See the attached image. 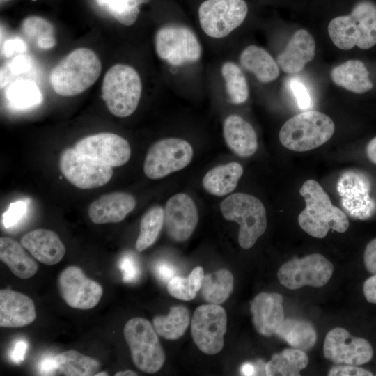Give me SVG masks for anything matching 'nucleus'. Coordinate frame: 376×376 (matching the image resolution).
I'll use <instances>...</instances> for the list:
<instances>
[{"label":"nucleus","mask_w":376,"mask_h":376,"mask_svg":"<svg viewBox=\"0 0 376 376\" xmlns=\"http://www.w3.org/2000/svg\"><path fill=\"white\" fill-rule=\"evenodd\" d=\"M306 207L298 217L299 226L308 235L324 238L329 230L345 233L349 227L346 214L334 206L322 187L315 180H308L299 189Z\"/></svg>","instance_id":"f257e3e1"},{"label":"nucleus","mask_w":376,"mask_h":376,"mask_svg":"<svg viewBox=\"0 0 376 376\" xmlns=\"http://www.w3.org/2000/svg\"><path fill=\"white\" fill-rule=\"evenodd\" d=\"M328 33L339 49L348 50L357 46L367 49L376 45V3L370 0L357 2L350 15L332 19Z\"/></svg>","instance_id":"f03ea898"},{"label":"nucleus","mask_w":376,"mask_h":376,"mask_svg":"<svg viewBox=\"0 0 376 376\" xmlns=\"http://www.w3.org/2000/svg\"><path fill=\"white\" fill-rule=\"evenodd\" d=\"M101 70V62L93 51L78 48L53 68L50 83L54 92L60 95H77L96 81Z\"/></svg>","instance_id":"7ed1b4c3"},{"label":"nucleus","mask_w":376,"mask_h":376,"mask_svg":"<svg viewBox=\"0 0 376 376\" xmlns=\"http://www.w3.org/2000/svg\"><path fill=\"white\" fill-rule=\"evenodd\" d=\"M330 117L317 111H306L294 116L281 127L279 138L286 148L304 152L326 143L334 133Z\"/></svg>","instance_id":"20e7f679"},{"label":"nucleus","mask_w":376,"mask_h":376,"mask_svg":"<svg viewBox=\"0 0 376 376\" xmlns=\"http://www.w3.org/2000/svg\"><path fill=\"white\" fill-rule=\"evenodd\" d=\"M142 91L138 72L131 66L116 64L105 73L102 96L109 111L117 117L132 114L138 107Z\"/></svg>","instance_id":"39448f33"},{"label":"nucleus","mask_w":376,"mask_h":376,"mask_svg":"<svg viewBox=\"0 0 376 376\" xmlns=\"http://www.w3.org/2000/svg\"><path fill=\"white\" fill-rule=\"evenodd\" d=\"M224 217L240 225L238 242L242 249L251 248L267 228L266 210L256 197L235 193L228 196L220 204Z\"/></svg>","instance_id":"423d86ee"},{"label":"nucleus","mask_w":376,"mask_h":376,"mask_svg":"<svg viewBox=\"0 0 376 376\" xmlns=\"http://www.w3.org/2000/svg\"><path fill=\"white\" fill-rule=\"evenodd\" d=\"M123 334L134 365L147 373L157 372L164 365L165 354L153 325L146 319L135 317L124 327Z\"/></svg>","instance_id":"0eeeda50"},{"label":"nucleus","mask_w":376,"mask_h":376,"mask_svg":"<svg viewBox=\"0 0 376 376\" xmlns=\"http://www.w3.org/2000/svg\"><path fill=\"white\" fill-rule=\"evenodd\" d=\"M155 45L159 58L173 66L196 62L201 56L197 37L190 29L183 26L160 28L155 37Z\"/></svg>","instance_id":"6e6552de"},{"label":"nucleus","mask_w":376,"mask_h":376,"mask_svg":"<svg viewBox=\"0 0 376 376\" xmlns=\"http://www.w3.org/2000/svg\"><path fill=\"white\" fill-rule=\"evenodd\" d=\"M193 148L185 140L167 138L148 150L143 165L145 175L152 180L166 177L186 167L193 158Z\"/></svg>","instance_id":"1a4fd4ad"},{"label":"nucleus","mask_w":376,"mask_h":376,"mask_svg":"<svg viewBox=\"0 0 376 376\" xmlns=\"http://www.w3.org/2000/svg\"><path fill=\"white\" fill-rule=\"evenodd\" d=\"M333 271L334 266L328 259L313 253L283 263L278 270L277 277L288 289L296 290L305 285L319 288L327 283Z\"/></svg>","instance_id":"9d476101"},{"label":"nucleus","mask_w":376,"mask_h":376,"mask_svg":"<svg viewBox=\"0 0 376 376\" xmlns=\"http://www.w3.org/2000/svg\"><path fill=\"white\" fill-rule=\"evenodd\" d=\"M248 6L244 0H206L198 8L203 31L210 37L227 36L245 19Z\"/></svg>","instance_id":"9b49d317"},{"label":"nucleus","mask_w":376,"mask_h":376,"mask_svg":"<svg viewBox=\"0 0 376 376\" xmlns=\"http://www.w3.org/2000/svg\"><path fill=\"white\" fill-rule=\"evenodd\" d=\"M226 328V312L219 304L201 305L194 312L191 336L198 349L205 354H216L223 349Z\"/></svg>","instance_id":"f8f14e48"},{"label":"nucleus","mask_w":376,"mask_h":376,"mask_svg":"<svg viewBox=\"0 0 376 376\" xmlns=\"http://www.w3.org/2000/svg\"><path fill=\"white\" fill-rule=\"evenodd\" d=\"M59 168L72 185L82 189L104 185L113 175L112 167L90 159L75 148L63 151L59 158Z\"/></svg>","instance_id":"ddd939ff"},{"label":"nucleus","mask_w":376,"mask_h":376,"mask_svg":"<svg viewBox=\"0 0 376 376\" xmlns=\"http://www.w3.org/2000/svg\"><path fill=\"white\" fill-rule=\"evenodd\" d=\"M58 288L62 299L70 307L82 310L94 308L103 293L101 285L88 278L75 265L69 266L61 272Z\"/></svg>","instance_id":"4468645a"},{"label":"nucleus","mask_w":376,"mask_h":376,"mask_svg":"<svg viewBox=\"0 0 376 376\" xmlns=\"http://www.w3.org/2000/svg\"><path fill=\"white\" fill-rule=\"evenodd\" d=\"M323 351L328 360L352 366L366 363L373 355V347L367 340L353 336L341 327L332 329L327 333Z\"/></svg>","instance_id":"2eb2a0df"},{"label":"nucleus","mask_w":376,"mask_h":376,"mask_svg":"<svg viewBox=\"0 0 376 376\" xmlns=\"http://www.w3.org/2000/svg\"><path fill=\"white\" fill-rule=\"evenodd\" d=\"M74 148L80 154L111 167L123 166L131 155L128 141L109 132L86 136L78 141Z\"/></svg>","instance_id":"dca6fc26"},{"label":"nucleus","mask_w":376,"mask_h":376,"mask_svg":"<svg viewBox=\"0 0 376 376\" xmlns=\"http://www.w3.org/2000/svg\"><path fill=\"white\" fill-rule=\"evenodd\" d=\"M198 221L196 206L193 199L184 193L171 196L164 208V224L168 235L175 242L188 240Z\"/></svg>","instance_id":"f3484780"},{"label":"nucleus","mask_w":376,"mask_h":376,"mask_svg":"<svg viewBox=\"0 0 376 376\" xmlns=\"http://www.w3.org/2000/svg\"><path fill=\"white\" fill-rule=\"evenodd\" d=\"M283 297L276 292H260L251 302L250 309L256 330L270 336L285 320Z\"/></svg>","instance_id":"a211bd4d"},{"label":"nucleus","mask_w":376,"mask_h":376,"mask_svg":"<svg viewBox=\"0 0 376 376\" xmlns=\"http://www.w3.org/2000/svg\"><path fill=\"white\" fill-rule=\"evenodd\" d=\"M36 318L35 304L30 297L10 289L0 290L1 327H22L33 322Z\"/></svg>","instance_id":"6ab92c4d"},{"label":"nucleus","mask_w":376,"mask_h":376,"mask_svg":"<svg viewBox=\"0 0 376 376\" xmlns=\"http://www.w3.org/2000/svg\"><path fill=\"white\" fill-rule=\"evenodd\" d=\"M315 54L313 36L305 29L297 30L288 41L285 49L278 56L279 67L289 75L301 71Z\"/></svg>","instance_id":"aec40b11"},{"label":"nucleus","mask_w":376,"mask_h":376,"mask_svg":"<svg viewBox=\"0 0 376 376\" xmlns=\"http://www.w3.org/2000/svg\"><path fill=\"white\" fill-rule=\"evenodd\" d=\"M136 205L135 198L124 192H113L101 196L88 207L91 221L96 224L118 223L125 219Z\"/></svg>","instance_id":"412c9836"},{"label":"nucleus","mask_w":376,"mask_h":376,"mask_svg":"<svg viewBox=\"0 0 376 376\" xmlns=\"http://www.w3.org/2000/svg\"><path fill=\"white\" fill-rule=\"evenodd\" d=\"M21 244L39 262L53 265L60 262L65 248L58 235L50 230L38 228L25 234Z\"/></svg>","instance_id":"4be33fe9"},{"label":"nucleus","mask_w":376,"mask_h":376,"mask_svg":"<svg viewBox=\"0 0 376 376\" xmlns=\"http://www.w3.org/2000/svg\"><path fill=\"white\" fill-rule=\"evenodd\" d=\"M223 133L226 145L237 156L248 157L256 152V133L252 125L240 116H228L224 122Z\"/></svg>","instance_id":"5701e85b"},{"label":"nucleus","mask_w":376,"mask_h":376,"mask_svg":"<svg viewBox=\"0 0 376 376\" xmlns=\"http://www.w3.org/2000/svg\"><path fill=\"white\" fill-rule=\"evenodd\" d=\"M331 78L337 86L354 93H363L373 87L364 63L357 59L348 60L334 67Z\"/></svg>","instance_id":"b1692460"},{"label":"nucleus","mask_w":376,"mask_h":376,"mask_svg":"<svg viewBox=\"0 0 376 376\" xmlns=\"http://www.w3.org/2000/svg\"><path fill=\"white\" fill-rule=\"evenodd\" d=\"M243 174V168L237 162H229L210 169L203 178V186L209 194L223 196L232 192Z\"/></svg>","instance_id":"393cba45"},{"label":"nucleus","mask_w":376,"mask_h":376,"mask_svg":"<svg viewBox=\"0 0 376 376\" xmlns=\"http://www.w3.org/2000/svg\"><path fill=\"white\" fill-rule=\"evenodd\" d=\"M240 61L244 68L252 72L262 83H269L279 75V68L272 56L263 48L250 45L241 53Z\"/></svg>","instance_id":"a878e982"},{"label":"nucleus","mask_w":376,"mask_h":376,"mask_svg":"<svg viewBox=\"0 0 376 376\" xmlns=\"http://www.w3.org/2000/svg\"><path fill=\"white\" fill-rule=\"evenodd\" d=\"M22 246L10 237H1L0 259L16 276L29 279L36 274L38 266Z\"/></svg>","instance_id":"bb28decb"},{"label":"nucleus","mask_w":376,"mask_h":376,"mask_svg":"<svg viewBox=\"0 0 376 376\" xmlns=\"http://www.w3.org/2000/svg\"><path fill=\"white\" fill-rule=\"evenodd\" d=\"M275 334L292 347L303 351L311 349L317 340L312 324L298 318L285 319Z\"/></svg>","instance_id":"cd10ccee"},{"label":"nucleus","mask_w":376,"mask_h":376,"mask_svg":"<svg viewBox=\"0 0 376 376\" xmlns=\"http://www.w3.org/2000/svg\"><path fill=\"white\" fill-rule=\"evenodd\" d=\"M308 363L304 351L296 348L284 349L274 354L265 363V375L298 376Z\"/></svg>","instance_id":"c85d7f7f"},{"label":"nucleus","mask_w":376,"mask_h":376,"mask_svg":"<svg viewBox=\"0 0 376 376\" xmlns=\"http://www.w3.org/2000/svg\"><path fill=\"white\" fill-rule=\"evenodd\" d=\"M57 372L66 376H93L99 371L96 359L70 350L54 357Z\"/></svg>","instance_id":"c756f323"},{"label":"nucleus","mask_w":376,"mask_h":376,"mask_svg":"<svg viewBox=\"0 0 376 376\" xmlns=\"http://www.w3.org/2000/svg\"><path fill=\"white\" fill-rule=\"evenodd\" d=\"M234 279L226 269H219L204 276L201 294L208 304H221L230 295L233 290Z\"/></svg>","instance_id":"7c9ffc66"},{"label":"nucleus","mask_w":376,"mask_h":376,"mask_svg":"<svg viewBox=\"0 0 376 376\" xmlns=\"http://www.w3.org/2000/svg\"><path fill=\"white\" fill-rule=\"evenodd\" d=\"M5 97L8 104L17 109H26L40 104L42 94L37 84L31 80L19 79L6 86Z\"/></svg>","instance_id":"2f4dec72"},{"label":"nucleus","mask_w":376,"mask_h":376,"mask_svg":"<svg viewBox=\"0 0 376 376\" xmlns=\"http://www.w3.org/2000/svg\"><path fill=\"white\" fill-rule=\"evenodd\" d=\"M189 320V312L186 307L173 306L167 315L155 316L152 325L160 336L167 340H177L185 332Z\"/></svg>","instance_id":"473e14b6"},{"label":"nucleus","mask_w":376,"mask_h":376,"mask_svg":"<svg viewBox=\"0 0 376 376\" xmlns=\"http://www.w3.org/2000/svg\"><path fill=\"white\" fill-rule=\"evenodd\" d=\"M164 224V210L160 206L152 207L143 214L135 244L138 251H142L155 243Z\"/></svg>","instance_id":"72a5a7b5"},{"label":"nucleus","mask_w":376,"mask_h":376,"mask_svg":"<svg viewBox=\"0 0 376 376\" xmlns=\"http://www.w3.org/2000/svg\"><path fill=\"white\" fill-rule=\"evenodd\" d=\"M204 276L203 267L197 266L187 278L173 277L167 283L168 292L178 299L192 300L201 290Z\"/></svg>","instance_id":"f704fd0d"},{"label":"nucleus","mask_w":376,"mask_h":376,"mask_svg":"<svg viewBox=\"0 0 376 376\" xmlns=\"http://www.w3.org/2000/svg\"><path fill=\"white\" fill-rule=\"evenodd\" d=\"M227 93L233 104L244 103L249 97V86L240 67L233 62H226L221 67Z\"/></svg>","instance_id":"c9c22d12"},{"label":"nucleus","mask_w":376,"mask_h":376,"mask_svg":"<svg viewBox=\"0 0 376 376\" xmlns=\"http://www.w3.org/2000/svg\"><path fill=\"white\" fill-rule=\"evenodd\" d=\"M117 21L125 26L132 25L139 14V6L150 0H96Z\"/></svg>","instance_id":"e433bc0d"},{"label":"nucleus","mask_w":376,"mask_h":376,"mask_svg":"<svg viewBox=\"0 0 376 376\" xmlns=\"http://www.w3.org/2000/svg\"><path fill=\"white\" fill-rule=\"evenodd\" d=\"M33 65L31 58L24 54L16 55L1 68V88L9 85L17 76L26 73Z\"/></svg>","instance_id":"4c0bfd02"},{"label":"nucleus","mask_w":376,"mask_h":376,"mask_svg":"<svg viewBox=\"0 0 376 376\" xmlns=\"http://www.w3.org/2000/svg\"><path fill=\"white\" fill-rule=\"evenodd\" d=\"M21 29L26 37L36 40L45 36L54 35L52 24L39 16H29L25 18L22 22Z\"/></svg>","instance_id":"58836bf2"},{"label":"nucleus","mask_w":376,"mask_h":376,"mask_svg":"<svg viewBox=\"0 0 376 376\" xmlns=\"http://www.w3.org/2000/svg\"><path fill=\"white\" fill-rule=\"evenodd\" d=\"M288 85L298 107L303 110L310 109L313 102L308 87L302 81L295 78L290 79Z\"/></svg>","instance_id":"ea45409f"},{"label":"nucleus","mask_w":376,"mask_h":376,"mask_svg":"<svg viewBox=\"0 0 376 376\" xmlns=\"http://www.w3.org/2000/svg\"><path fill=\"white\" fill-rule=\"evenodd\" d=\"M26 210V203L24 201H17L11 203L8 210L2 215V223L5 228H8L16 225L24 216Z\"/></svg>","instance_id":"a19ab883"},{"label":"nucleus","mask_w":376,"mask_h":376,"mask_svg":"<svg viewBox=\"0 0 376 376\" xmlns=\"http://www.w3.org/2000/svg\"><path fill=\"white\" fill-rule=\"evenodd\" d=\"M125 282L135 281L140 274V268L135 258L130 255L124 256L119 263Z\"/></svg>","instance_id":"79ce46f5"},{"label":"nucleus","mask_w":376,"mask_h":376,"mask_svg":"<svg viewBox=\"0 0 376 376\" xmlns=\"http://www.w3.org/2000/svg\"><path fill=\"white\" fill-rule=\"evenodd\" d=\"M329 376H372L373 373L357 366L338 365L333 366L328 372Z\"/></svg>","instance_id":"37998d69"},{"label":"nucleus","mask_w":376,"mask_h":376,"mask_svg":"<svg viewBox=\"0 0 376 376\" xmlns=\"http://www.w3.org/2000/svg\"><path fill=\"white\" fill-rule=\"evenodd\" d=\"M26 45L25 42L19 38L8 39L2 46L3 55L6 58H10L14 54H20L25 52Z\"/></svg>","instance_id":"c03bdc74"},{"label":"nucleus","mask_w":376,"mask_h":376,"mask_svg":"<svg viewBox=\"0 0 376 376\" xmlns=\"http://www.w3.org/2000/svg\"><path fill=\"white\" fill-rule=\"evenodd\" d=\"M363 260L366 269L370 273L376 274V238L367 244Z\"/></svg>","instance_id":"a18cd8bd"},{"label":"nucleus","mask_w":376,"mask_h":376,"mask_svg":"<svg viewBox=\"0 0 376 376\" xmlns=\"http://www.w3.org/2000/svg\"><path fill=\"white\" fill-rule=\"evenodd\" d=\"M27 347L26 340L20 339L16 341L9 353L10 359L15 363H21L24 359Z\"/></svg>","instance_id":"49530a36"},{"label":"nucleus","mask_w":376,"mask_h":376,"mask_svg":"<svg viewBox=\"0 0 376 376\" xmlns=\"http://www.w3.org/2000/svg\"><path fill=\"white\" fill-rule=\"evenodd\" d=\"M157 277L163 282H169L175 274V268L169 263L159 262L155 266Z\"/></svg>","instance_id":"de8ad7c7"},{"label":"nucleus","mask_w":376,"mask_h":376,"mask_svg":"<svg viewBox=\"0 0 376 376\" xmlns=\"http://www.w3.org/2000/svg\"><path fill=\"white\" fill-rule=\"evenodd\" d=\"M363 291L368 302L376 304V274L365 281Z\"/></svg>","instance_id":"09e8293b"},{"label":"nucleus","mask_w":376,"mask_h":376,"mask_svg":"<svg viewBox=\"0 0 376 376\" xmlns=\"http://www.w3.org/2000/svg\"><path fill=\"white\" fill-rule=\"evenodd\" d=\"M38 368L42 375H53L58 373L54 357H46L42 359Z\"/></svg>","instance_id":"8fccbe9b"},{"label":"nucleus","mask_w":376,"mask_h":376,"mask_svg":"<svg viewBox=\"0 0 376 376\" xmlns=\"http://www.w3.org/2000/svg\"><path fill=\"white\" fill-rule=\"evenodd\" d=\"M56 43L54 35H48L38 38L36 40L38 47L42 49H51L55 46Z\"/></svg>","instance_id":"3c124183"},{"label":"nucleus","mask_w":376,"mask_h":376,"mask_svg":"<svg viewBox=\"0 0 376 376\" xmlns=\"http://www.w3.org/2000/svg\"><path fill=\"white\" fill-rule=\"evenodd\" d=\"M366 154L370 161L376 164V136L368 142L366 146Z\"/></svg>","instance_id":"603ef678"},{"label":"nucleus","mask_w":376,"mask_h":376,"mask_svg":"<svg viewBox=\"0 0 376 376\" xmlns=\"http://www.w3.org/2000/svg\"><path fill=\"white\" fill-rule=\"evenodd\" d=\"M241 373L243 375H256V366L251 363H244L241 367Z\"/></svg>","instance_id":"864d4df0"},{"label":"nucleus","mask_w":376,"mask_h":376,"mask_svg":"<svg viewBox=\"0 0 376 376\" xmlns=\"http://www.w3.org/2000/svg\"><path fill=\"white\" fill-rule=\"evenodd\" d=\"M116 376H136V375H138V374L133 371V370H123V371H119V372H117L116 374H115Z\"/></svg>","instance_id":"5fc2aeb1"},{"label":"nucleus","mask_w":376,"mask_h":376,"mask_svg":"<svg viewBox=\"0 0 376 376\" xmlns=\"http://www.w3.org/2000/svg\"><path fill=\"white\" fill-rule=\"evenodd\" d=\"M107 376L108 373L107 372H97L95 374V376Z\"/></svg>","instance_id":"6e6d98bb"},{"label":"nucleus","mask_w":376,"mask_h":376,"mask_svg":"<svg viewBox=\"0 0 376 376\" xmlns=\"http://www.w3.org/2000/svg\"><path fill=\"white\" fill-rule=\"evenodd\" d=\"M1 1H8V0H1Z\"/></svg>","instance_id":"4d7b16f0"}]
</instances>
